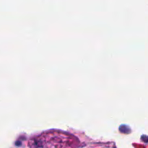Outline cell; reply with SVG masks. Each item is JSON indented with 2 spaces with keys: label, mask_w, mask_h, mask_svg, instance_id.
I'll return each mask as SVG.
<instances>
[{
  "label": "cell",
  "mask_w": 148,
  "mask_h": 148,
  "mask_svg": "<svg viewBox=\"0 0 148 148\" xmlns=\"http://www.w3.org/2000/svg\"><path fill=\"white\" fill-rule=\"evenodd\" d=\"M78 142L75 135L59 130H50L36 134L30 141L31 148H64Z\"/></svg>",
  "instance_id": "6da1fadb"
}]
</instances>
